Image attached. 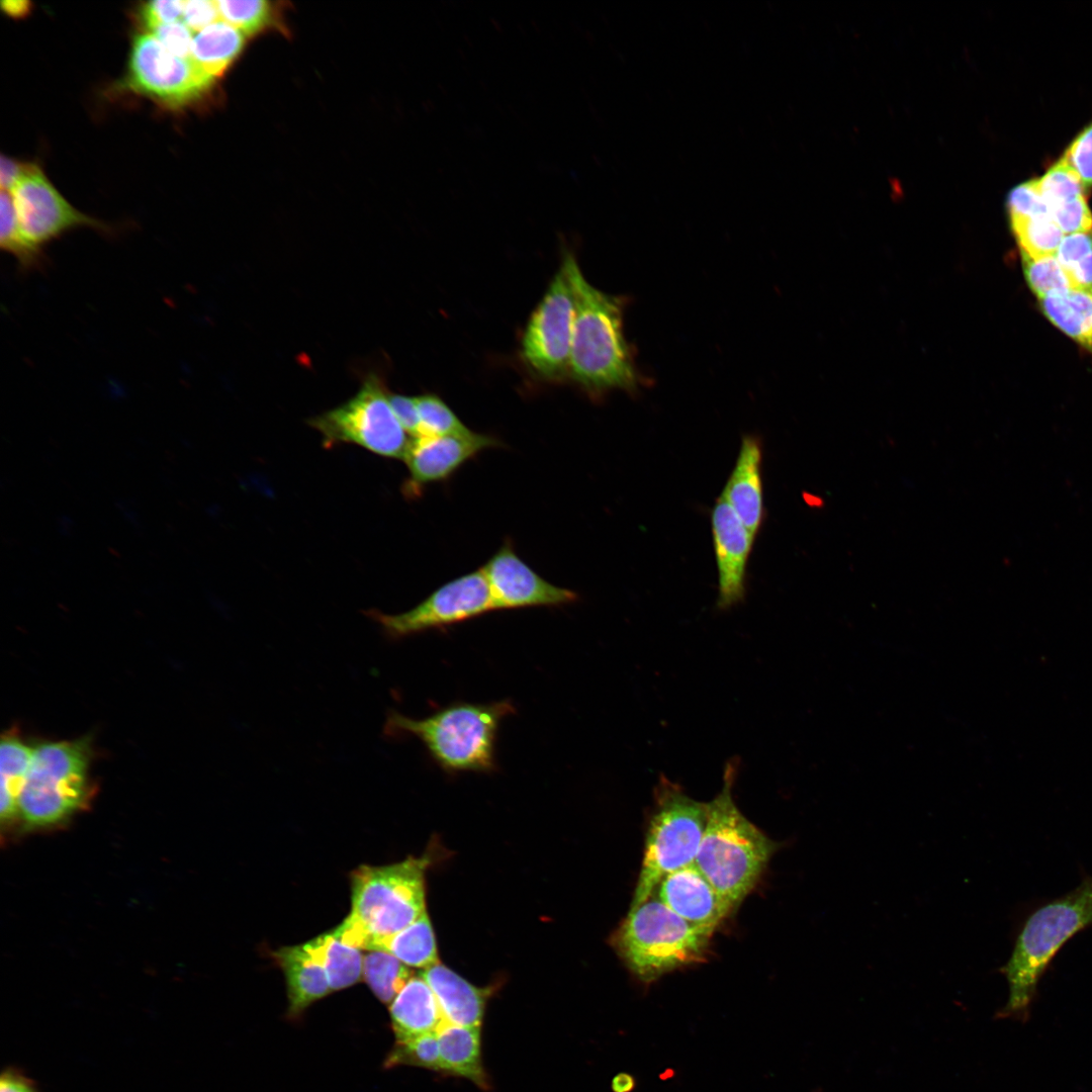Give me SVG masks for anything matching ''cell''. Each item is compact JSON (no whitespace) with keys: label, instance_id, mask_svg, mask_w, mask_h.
<instances>
[{"label":"cell","instance_id":"1","mask_svg":"<svg viewBox=\"0 0 1092 1092\" xmlns=\"http://www.w3.org/2000/svg\"><path fill=\"white\" fill-rule=\"evenodd\" d=\"M563 261L575 294L569 375L594 395L638 390L641 375L624 334L625 299L592 285L572 254L565 253Z\"/></svg>","mask_w":1092,"mask_h":1092},{"label":"cell","instance_id":"2","mask_svg":"<svg viewBox=\"0 0 1092 1092\" xmlns=\"http://www.w3.org/2000/svg\"><path fill=\"white\" fill-rule=\"evenodd\" d=\"M736 767L728 763L721 792L707 803V821L695 866L735 910L755 888L780 844L736 806Z\"/></svg>","mask_w":1092,"mask_h":1092},{"label":"cell","instance_id":"3","mask_svg":"<svg viewBox=\"0 0 1092 1092\" xmlns=\"http://www.w3.org/2000/svg\"><path fill=\"white\" fill-rule=\"evenodd\" d=\"M515 713L509 700L491 703H452L422 719L398 712L387 714L384 733L414 736L446 772H491L496 768L495 746L504 718Z\"/></svg>","mask_w":1092,"mask_h":1092},{"label":"cell","instance_id":"4","mask_svg":"<svg viewBox=\"0 0 1092 1092\" xmlns=\"http://www.w3.org/2000/svg\"><path fill=\"white\" fill-rule=\"evenodd\" d=\"M430 854L388 866L363 864L350 874L351 910L333 932L345 943L368 950L426 912L425 872Z\"/></svg>","mask_w":1092,"mask_h":1092},{"label":"cell","instance_id":"5","mask_svg":"<svg viewBox=\"0 0 1092 1092\" xmlns=\"http://www.w3.org/2000/svg\"><path fill=\"white\" fill-rule=\"evenodd\" d=\"M1092 925V878L1034 910L1024 921L1007 963L999 969L1009 993L1002 1017H1027L1038 983L1064 944Z\"/></svg>","mask_w":1092,"mask_h":1092},{"label":"cell","instance_id":"6","mask_svg":"<svg viewBox=\"0 0 1092 1092\" xmlns=\"http://www.w3.org/2000/svg\"><path fill=\"white\" fill-rule=\"evenodd\" d=\"M712 935L651 896L630 908L611 944L632 975L650 985L666 974L705 962Z\"/></svg>","mask_w":1092,"mask_h":1092},{"label":"cell","instance_id":"7","mask_svg":"<svg viewBox=\"0 0 1092 1092\" xmlns=\"http://www.w3.org/2000/svg\"><path fill=\"white\" fill-rule=\"evenodd\" d=\"M707 821V803L660 777L654 790L644 855L630 908L649 899L667 875L695 862Z\"/></svg>","mask_w":1092,"mask_h":1092},{"label":"cell","instance_id":"8","mask_svg":"<svg viewBox=\"0 0 1092 1092\" xmlns=\"http://www.w3.org/2000/svg\"><path fill=\"white\" fill-rule=\"evenodd\" d=\"M90 744L87 738L47 742L33 749L18 796V813L31 826L56 824L86 802Z\"/></svg>","mask_w":1092,"mask_h":1092},{"label":"cell","instance_id":"9","mask_svg":"<svg viewBox=\"0 0 1092 1092\" xmlns=\"http://www.w3.org/2000/svg\"><path fill=\"white\" fill-rule=\"evenodd\" d=\"M308 424L322 435L326 447L353 444L385 458L403 459L411 442L375 375L366 378L353 397Z\"/></svg>","mask_w":1092,"mask_h":1092},{"label":"cell","instance_id":"10","mask_svg":"<svg viewBox=\"0 0 1092 1092\" xmlns=\"http://www.w3.org/2000/svg\"><path fill=\"white\" fill-rule=\"evenodd\" d=\"M574 318L573 284L562 260L522 338V357L541 378L555 380L569 374Z\"/></svg>","mask_w":1092,"mask_h":1092},{"label":"cell","instance_id":"11","mask_svg":"<svg viewBox=\"0 0 1092 1092\" xmlns=\"http://www.w3.org/2000/svg\"><path fill=\"white\" fill-rule=\"evenodd\" d=\"M496 607L481 568L458 576L437 589L419 605L400 614L378 610L365 612L391 639H401L429 630L444 629L486 613Z\"/></svg>","mask_w":1092,"mask_h":1092},{"label":"cell","instance_id":"12","mask_svg":"<svg viewBox=\"0 0 1092 1092\" xmlns=\"http://www.w3.org/2000/svg\"><path fill=\"white\" fill-rule=\"evenodd\" d=\"M213 81L191 59L169 53L153 34L133 38L126 83L135 92L178 108L200 98Z\"/></svg>","mask_w":1092,"mask_h":1092},{"label":"cell","instance_id":"13","mask_svg":"<svg viewBox=\"0 0 1092 1092\" xmlns=\"http://www.w3.org/2000/svg\"><path fill=\"white\" fill-rule=\"evenodd\" d=\"M10 193L22 234L40 249L77 228H91L108 235L114 233L111 225L71 205L34 164Z\"/></svg>","mask_w":1092,"mask_h":1092},{"label":"cell","instance_id":"14","mask_svg":"<svg viewBox=\"0 0 1092 1092\" xmlns=\"http://www.w3.org/2000/svg\"><path fill=\"white\" fill-rule=\"evenodd\" d=\"M497 446L500 441L495 437L473 431L414 437L403 458L408 474L401 492L406 498H419L427 485L446 481L480 452Z\"/></svg>","mask_w":1092,"mask_h":1092},{"label":"cell","instance_id":"15","mask_svg":"<svg viewBox=\"0 0 1092 1092\" xmlns=\"http://www.w3.org/2000/svg\"><path fill=\"white\" fill-rule=\"evenodd\" d=\"M481 569L496 610L560 607L578 600L575 592L557 586L538 574L516 553L510 541Z\"/></svg>","mask_w":1092,"mask_h":1092},{"label":"cell","instance_id":"16","mask_svg":"<svg viewBox=\"0 0 1092 1092\" xmlns=\"http://www.w3.org/2000/svg\"><path fill=\"white\" fill-rule=\"evenodd\" d=\"M711 525L718 569L717 607L728 609L744 598L746 566L754 537L722 496L713 507Z\"/></svg>","mask_w":1092,"mask_h":1092},{"label":"cell","instance_id":"17","mask_svg":"<svg viewBox=\"0 0 1092 1092\" xmlns=\"http://www.w3.org/2000/svg\"><path fill=\"white\" fill-rule=\"evenodd\" d=\"M655 892L680 918L711 933L734 911L695 863L665 876Z\"/></svg>","mask_w":1092,"mask_h":1092},{"label":"cell","instance_id":"18","mask_svg":"<svg viewBox=\"0 0 1092 1092\" xmlns=\"http://www.w3.org/2000/svg\"><path fill=\"white\" fill-rule=\"evenodd\" d=\"M761 457L759 440L745 436L721 495L753 537L763 519Z\"/></svg>","mask_w":1092,"mask_h":1092},{"label":"cell","instance_id":"19","mask_svg":"<svg viewBox=\"0 0 1092 1092\" xmlns=\"http://www.w3.org/2000/svg\"><path fill=\"white\" fill-rule=\"evenodd\" d=\"M420 976L433 990L445 1022L480 1027L489 989L472 985L441 963L424 969Z\"/></svg>","mask_w":1092,"mask_h":1092},{"label":"cell","instance_id":"20","mask_svg":"<svg viewBox=\"0 0 1092 1092\" xmlns=\"http://www.w3.org/2000/svg\"><path fill=\"white\" fill-rule=\"evenodd\" d=\"M272 957L285 977L289 1017H298L310 1004L332 992L324 968L303 944L280 947Z\"/></svg>","mask_w":1092,"mask_h":1092},{"label":"cell","instance_id":"21","mask_svg":"<svg viewBox=\"0 0 1092 1092\" xmlns=\"http://www.w3.org/2000/svg\"><path fill=\"white\" fill-rule=\"evenodd\" d=\"M396 1040L437 1031L445 1022L437 998L421 977L413 976L390 1003Z\"/></svg>","mask_w":1092,"mask_h":1092},{"label":"cell","instance_id":"22","mask_svg":"<svg viewBox=\"0 0 1092 1092\" xmlns=\"http://www.w3.org/2000/svg\"><path fill=\"white\" fill-rule=\"evenodd\" d=\"M437 1034L442 1072L466 1078L487 1090L489 1083L481 1059L480 1027L444 1022Z\"/></svg>","mask_w":1092,"mask_h":1092},{"label":"cell","instance_id":"23","mask_svg":"<svg viewBox=\"0 0 1092 1092\" xmlns=\"http://www.w3.org/2000/svg\"><path fill=\"white\" fill-rule=\"evenodd\" d=\"M1045 316L1092 354V293L1071 289L1039 299Z\"/></svg>","mask_w":1092,"mask_h":1092},{"label":"cell","instance_id":"24","mask_svg":"<svg viewBox=\"0 0 1092 1092\" xmlns=\"http://www.w3.org/2000/svg\"><path fill=\"white\" fill-rule=\"evenodd\" d=\"M368 950L388 952L405 966L423 970L440 963L427 911L403 929L372 943Z\"/></svg>","mask_w":1092,"mask_h":1092},{"label":"cell","instance_id":"25","mask_svg":"<svg viewBox=\"0 0 1092 1092\" xmlns=\"http://www.w3.org/2000/svg\"><path fill=\"white\" fill-rule=\"evenodd\" d=\"M303 945L324 968L332 992L351 987L361 980L363 954L359 948L343 942L333 930Z\"/></svg>","mask_w":1092,"mask_h":1092},{"label":"cell","instance_id":"26","mask_svg":"<svg viewBox=\"0 0 1092 1092\" xmlns=\"http://www.w3.org/2000/svg\"><path fill=\"white\" fill-rule=\"evenodd\" d=\"M245 34L223 20L198 31L192 39L190 59L204 72L216 77L241 53Z\"/></svg>","mask_w":1092,"mask_h":1092},{"label":"cell","instance_id":"27","mask_svg":"<svg viewBox=\"0 0 1092 1092\" xmlns=\"http://www.w3.org/2000/svg\"><path fill=\"white\" fill-rule=\"evenodd\" d=\"M33 749L16 734L2 736L0 746L1 817L18 812V796L27 774Z\"/></svg>","mask_w":1092,"mask_h":1092},{"label":"cell","instance_id":"28","mask_svg":"<svg viewBox=\"0 0 1092 1092\" xmlns=\"http://www.w3.org/2000/svg\"><path fill=\"white\" fill-rule=\"evenodd\" d=\"M1009 220L1021 254L1030 258L1056 255L1065 237L1049 211Z\"/></svg>","mask_w":1092,"mask_h":1092},{"label":"cell","instance_id":"29","mask_svg":"<svg viewBox=\"0 0 1092 1092\" xmlns=\"http://www.w3.org/2000/svg\"><path fill=\"white\" fill-rule=\"evenodd\" d=\"M362 977L373 994L383 1003H391L413 977L410 967L392 954L368 950L363 954Z\"/></svg>","mask_w":1092,"mask_h":1092},{"label":"cell","instance_id":"30","mask_svg":"<svg viewBox=\"0 0 1092 1092\" xmlns=\"http://www.w3.org/2000/svg\"><path fill=\"white\" fill-rule=\"evenodd\" d=\"M0 214L2 250L13 256L24 271L41 268L46 262L43 251L32 245L22 234L11 193L6 190H1Z\"/></svg>","mask_w":1092,"mask_h":1092},{"label":"cell","instance_id":"31","mask_svg":"<svg viewBox=\"0 0 1092 1092\" xmlns=\"http://www.w3.org/2000/svg\"><path fill=\"white\" fill-rule=\"evenodd\" d=\"M1056 257L1075 289L1092 293V231L1065 235Z\"/></svg>","mask_w":1092,"mask_h":1092},{"label":"cell","instance_id":"32","mask_svg":"<svg viewBox=\"0 0 1092 1092\" xmlns=\"http://www.w3.org/2000/svg\"><path fill=\"white\" fill-rule=\"evenodd\" d=\"M1037 183L1049 211L1075 198L1088 196L1080 176L1063 156L1037 178Z\"/></svg>","mask_w":1092,"mask_h":1092},{"label":"cell","instance_id":"33","mask_svg":"<svg viewBox=\"0 0 1092 1092\" xmlns=\"http://www.w3.org/2000/svg\"><path fill=\"white\" fill-rule=\"evenodd\" d=\"M1021 256L1027 284L1038 299L1075 289L1056 255L1038 258Z\"/></svg>","mask_w":1092,"mask_h":1092},{"label":"cell","instance_id":"34","mask_svg":"<svg viewBox=\"0 0 1092 1092\" xmlns=\"http://www.w3.org/2000/svg\"><path fill=\"white\" fill-rule=\"evenodd\" d=\"M411 1065L442 1072L437 1031L396 1040L385 1061L386 1068Z\"/></svg>","mask_w":1092,"mask_h":1092},{"label":"cell","instance_id":"35","mask_svg":"<svg viewBox=\"0 0 1092 1092\" xmlns=\"http://www.w3.org/2000/svg\"><path fill=\"white\" fill-rule=\"evenodd\" d=\"M421 420V435L443 436L471 432L448 404L435 394L416 397Z\"/></svg>","mask_w":1092,"mask_h":1092},{"label":"cell","instance_id":"36","mask_svg":"<svg viewBox=\"0 0 1092 1092\" xmlns=\"http://www.w3.org/2000/svg\"><path fill=\"white\" fill-rule=\"evenodd\" d=\"M220 18L245 35L258 32L270 20L271 8L264 0L216 1Z\"/></svg>","mask_w":1092,"mask_h":1092},{"label":"cell","instance_id":"37","mask_svg":"<svg viewBox=\"0 0 1092 1092\" xmlns=\"http://www.w3.org/2000/svg\"><path fill=\"white\" fill-rule=\"evenodd\" d=\"M1050 214L1064 235L1092 231V212L1087 203V196H1081L1053 207L1050 209Z\"/></svg>","mask_w":1092,"mask_h":1092},{"label":"cell","instance_id":"38","mask_svg":"<svg viewBox=\"0 0 1092 1092\" xmlns=\"http://www.w3.org/2000/svg\"><path fill=\"white\" fill-rule=\"evenodd\" d=\"M1063 157L1076 170L1089 195L1092 190V122L1073 140Z\"/></svg>","mask_w":1092,"mask_h":1092},{"label":"cell","instance_id":"39","mask_svg":"<svg viewBox=\"0 0 1092 1092\" xmlns=\"http://www.w3.org/2000/svg\"><path fill=\"white\" fill-rule=\"evenodd\" d=\"M1007 210L1009 218L1049 211L1037 179H1030L1011 189L1007 197Z\"/></svg>","mask_w":1092,"mask_h":1092},{"label":"cell","instance_id":"40","mask_svg":"<svg viewBox=\"0 0 1092 1092\" xmlns=\"http://www.w3.org/2000/svg\"><path fill=\"white\" fill-rule=\"evenodd\" d=\"M151 31L169 53L182 59H190L193 36L183 21L164 24Z\"/></svg>","mask_w":1092,"mask_h":1092},{"label":"cell","instance_id":"41","mask_svg":"<svg viewBox=\"0 0 1092 1092\" xmlns=\"http://www.w3.org/2000/svg\"><path fill=\"white\" fill-rule=\"evenodd\" d=\"M183 5L184 1L181 0L149 1L140 8V18L148 29L153 30L178 21L183 15Z\"/></svg>","mask_w":1092,"mask_h":1092},{"label":"cell","instance_id":"42","mask_svg":"<svg viewBox=\"0 0 1092 1092\" xmlns=\"http://www.w3.org/2000/svg\"><path fill=\"white\" fill-rule=\"evenodd\" d=\"M219 12L216 1L187 0L183 5V22L191 31H200L218 21Z\"/></svg>","mask_w":1092,"mask_h":1092},{"label":"cell","instance_id":"43","mask_svg":"<svg viewBox=\"0 0 1092 1092\" xmlns=\"http://www.w3.org/2000/svg\"><path fill=\"white\" fill-rule=\"evenodd\" d=\"M390 406L404 431L413 437L421 434V420L416 397L388 393Z\"/></svg>","mask_w":1092,"mask_h":1092},{"label":"cell","instance_id":"44","mask_svg":"<svg viewBox=\"0 0 1092 1092\" xmlns=\"http://www.w3.org/2000/svg\"><path fill=\"white\" fill-rule=\"evenodd\" d=\"M0 1092H38L33 1081L16 1068L5 1069L0 1078Z\"/></svg>","mask_w":1092,"mask_h":1092},{"label":"cell","instance_id":"45","mask_svg":"<svg viewBox=\"0 0 1092 1092\" xmlns=\"http://www.w3.org/2000/svg\"><path fill=\"white\" fill-rule=\"evenodd\" d=\"M30 166V163L17 162L2 155L0 160L1 189L10 192L17 181L28 171Z\"/></svg>","mask_w":1092,"mask_h":1092},{"label":"cell","instance_id":"46","mask_svg":"<svg viewBox=\"0 0 1092 1092\" xmlns=\"http://www.w3.org/2000/svg\"><path fill=\"white\" fill-rule=\"evenodd\" d=\"M636 1086L635 1077L626 1072L615 1075L611 1083L614 1092H633Z\"/></svg>","mask_w":1092,"mask_h":1092},{"label":"cell","instance_id":"47","mask_svg":"<svg viewBox=\"0 0 1092 1092\" xmlns=\"http://www.w3.org/2000/svg\"><path fill=\"white\" fill-rule=\"evenodd\" d=\"M1 6L8 15L14 17L24 16L30 9V3L27 1H3Z\"/></svg>","mask_w":1092,"mask_h":1092}]
</instances>
